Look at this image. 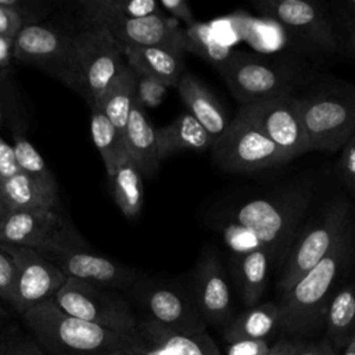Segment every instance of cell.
I'll use <instances>...</instances> for the list:
<instances>
[{
	"label": "cell",
	"instance_id": "1",
	"mask_svg": "<svg viewBox=\"0 0 355 355\" xmlns=\"http://www.w3.org/2000/svg\"><path fill=\"white\" fill-rule=\"evenodd\" d=\"M313 190V178L305 176L270 194L232 200L216 211L212 225L230 255L265 250L282 268L300 233Z\"/></svg>",
	"mask_w": 355,
	"mask_h": 355
},
{
	"label": "cell",
	"instance_id": "2",
	"mask_svg": "<svg viewBox=\"0 0 355 355\" xmlns=\"http://www.w3.org/2000/svg\"><path fill=\"white\" fill-rule=\"evenodd\" d=\"M355 252L352 225L345 229L331 251L316 263L297 284L280 295L279 327L291 333H304L324 320L327 304L336 283L343 276Z\"/></svg>",
	"mask_w": 355,
	"mask_h": 355
},
{
	"label": "cell",
	"instance_id": "3",
	"mask_svg": "<svg viewBox=\"0 0 355 355\" xmlns=\"http://www.w3.org/2000/svg\"><path fill=\"white\" fill-rule=\"evenodd\" d=\"M22 318L47 355H103L141 343L139 334L119 333L71 316L54 300L28 309Z\"/></svg>",
	"mask_w": 355,
	"mask_h": 355
},
{
	"label": "cell",
	"instance_id": "4",
	"mask_svg": "<svg viewBox=\"0 0 355 355\" xmlns=\"http://www.w3.org/2000/svg\"><path fill=\"white\" fill-rule=\"evenodd\" d=\"M311 151L338 153L355 135V83L313 79L297 94Z\"/></svg>",
	"mask_w": 355,
	"mask_h": 355
},
{
	"label": "cell",
	"instance_id": "5",
	"mask_svg": "<svg viewBox=\"0 0 355 355\" xmlns=\"http://www.w3.org/2000/svg\"><path fill=\"white\" fill-rule=\"evenodd\" d=\"M219 75L241 105L272 96L295 94L297 89L316 79L300 60L247 51H234Z\"/></svg>",
	"mask_w": 355,
	"mask_h": 355
},
{
	"label": "cell",
	"instance_id": "6",
	"mask_svg": "<svg viewBox=\"0 0 355 355\" xmlns=\"http://www.w3.org/2000/svg\"><path fill=\"white\" fill-rule=\"evenodd\" d=\"M351 208L348 197L338 196L320 209L306 229L298 233L282 266L277 283L280 295L288 293L331 251L352 222Z\"/></svg>",
	"mask_w": 355,
	"mask_h": 355
},
{
	"label": "cell",
	"instance_id": "7",
	"mask_svg": "<svg viewBox=\"0 0 355 355\" xmlns=\"http://www.w3.org/2000/svg\"><path fill=\"white\" fill-rule=\"evenodd\" d=\"M36 251L71 279L112 290H129L137 280L136 268L93 251L68 223L51 241Z\"/></svg>",
	"mask_w": 355,
	"mask_h": 355
},
{
	"label": "cell",
	"instance_id": "8",
	"mask_svg": "<svg viewBox=\"0 0 355 355\" xmlns=\"http://www.w3.org/2000/svg\"><path fill=\"white\" fill-rule=\"evenodd\" d=\"M73 86L94 107L126 64L122 47L100 25L85 22L73 32Z\"/></svg>",
	"mask_w": 355,
	"mask_h": 355
},
{
	"label": "cell",
	"instance_id": "9",
	"mask_svg": "<svg viewBox=\"0 0 355 355\" xmlns=\"http://www.w3.org/2000/svg\"><path fill=\"white\" fill-rule=\"evenodd\" d=\"M53 300L71 316L119 333L139 334L137 319L116 290L68 277Z\"/></svg>",
	"mask_w": 355,
	"mask_h": 355
},
{
	"label": "cell",
	"instance_id": "10",
	"mask_svg": "<svg viewBox=\"0 0 355 355\" xmlns=\"http://www.w3.org/2000/svg\"><path fill=\"white\" fill-rule=\"evenodd\" d=\"M214 164L227 173H254L287 161L276 146L240 114L211 147Z\"/></svg>",
	"mask_w": 355,
	"mask_h": 355
},
{
	"label": "cell",
	"instance_id": "11",
	"mask_svg": "<svg viewBox=\"0 0 355 355\" xmlns=\"http://www.w3.org/2000/svg\"><path fill=\"white\" fill-rule=\"evenodd\" d=\"M237 114L258 128L287 162L311 151L297 94H279L243 104Z\"/></svg>",
	"mask_w": 355,
	"mask_h": 355
},
{
	"label": "cell",
	"instance_id": "12",
	"mask_svg": "<svg viewBox=\"0 0 355 355\" xmlns=\"http://www.w3.org/2000/svg\"><path fill=\"white\" fill-rule=\"evenodd\" d=\"M135 295L146 309L150 320L171 330L194 334L207 331V323L198 309L193 283L178 280H155L135 283Z\"/></svg>",
	"mask_w": 355,
	"mask_h": 355
},
{
	"label": "cell",
	"instance_id": "13",
	"mask_svg": "<svg viewBox=\"0 0 355 355\" xmlns=\"http://www.w3.org/2000/svg\"><path fill=\"white\" fill-rule=\"evenodd\" d=\"M255 8L279 24L290 36L308 49L330 54L337 51L329 11L322 3L306 0H258Z\"/></svg>",
	"mask_w": 355,
	"mask_h": 355
},
{
	"label": "cell",
	"instance_id": "14",
	"mask_svg": "<svg viewBox=\"0 0 355 355\" xmlns=\"http://www.w3.org/2000/svg\"><path fill=\"white\" fill-rule=\"evenodd\" d=\"M73 33L49 25H25L12 42V58L39 67L73 86Z\"/></svg>",
	"mask_w": 355,
	"mask_h": 355
},
{
	"label": "cell",
	"instance_id": "15",
	"mask_svg": "<svg viewBox=\"0 0 355 355\" xmlns=\"http://www.w3.org/2000/svg\"><path fill=\"white\" fill-rule=\"evenodd\" d=\"M15 265V294L12 308L21 315L28 309L53 300L68 279L53 262L28 247L3 244Z\"/></svg>",
	"mask_w": 355,
	"mask_h": 355
},
{
	"label": "cell",
	"instance_id": "16",
	"mask_svg": "<svg viewBox=\"0 0 355 355\" xmlns=\"http://www.w3.org/2000/svg\"><path fill=\"white\" fill-rule=\"evenodd\" d=\"M191 283L205 323L225 329L233 319L232 291L226 270L215 250H202L197 259Z\"/></svg>",
	"mask_w": 355,
	"mask_h": 355
},
{
	"label": "cell",
	"instance_id": "17",
	"mask_svg": "<svg viewBox=\"0 0 355 355\" xmlns=\"http://www.w3.org/2000/svg\"><path fill=\"white\" fill-rule=\"evenodd\" d=\"M103 26L123 49L161 47L184 53L183 29L162 14L133 19H103L92 22Z\"/></svg>",
	"mask_w": 355,
	"mask_h": 355
},
{
	"label": "cell",
	"instance_id": "18",
	"mask_svg": "<svg viewBox=\"0 0 355 355\" xmlns=\"http://www.w3.org/2000/svg\"><path fill=\"white\" fill-rule=\"evenodd\" d=\"M65 226L67 222L57 208L10 211L0 220V243L39 250Z\"/></svg>",
	"mask_w": 355,
	"mask_h": 355
},
{
	"label": "cell",
	"instance_id": "19",
	"mask_svg": "<svg viewBox=\"0 0 355 355\" xmlns=\"http://www.w3.org/2000/svg\"><path fill=\"white\" fill-rule=\"evenodd\" d=\"M187 112L215 141L230 123L226 110L215 94L193 73L184 71L176 86Z\"/></svg>",
	"mask_w": 355,
	"mask_h": 355
},
{
	"label": "cell",
	"instance_id": "20",
	"mask_svg": "<svg viewBox=\"0 0 355 355\" xmlns=\"http://www.w3.org/2000/svg\"><path fill=\"white\" fill-rule=\"evenodd\" d=\"M125 143L128 155L140 171L143 179H151L161 165L155 128L147 116L146 110L141 108L136 101L133 103L126 123Z\"/></svg>",
	"mask_w": 355,
	"mask_h": 355
},
{
	"label": "cell",
	"instance_id": "21",
	"mask_svg": "<svg viewBox=\"0 0 355 355\" xmlns=\"http://www.w3.org/2000/svg\"><path fill=\"white\" fill-rule=\"evenodd\" d=\"M137 331L146 344L161 347L169 355H222L207 331L184 334L150 319L137 320Z\"/></svg>",
	"mask_w": 355,
	"mask_h": 355
},
{
	"label": "cell",
	"instance_id": "22",
	"mask_svg": "<svg viewBox=\"0 0 355 355\" xmlns=\"http://www.w3.org/2000/svg\"><path fill=\"white\" fill-rule=\"evenodd\" d=\"M229 261L234 283L244 305L247 308L258 305L266 290L270 265L273 263L269 252L265 250H254L243 254H232Z\"/></svg>",
	"mask_w": 355,
	"mask_h": 355
},
{
	"label": "cell",
	"instance_id": "23",
	"mask_svg": "<svg viewBox=\"0 0 355 355\" xmlns=\"http://www.w3.org/2000/svg\"><path fill=\"white\" fill-rule=\"evenodd\" d=\"M158 157L161 161L182 151L211 150L214 140L187 111L180 112L168 125L155 129Z\"/></svg>",
	"mask_w": 355,
	"mask_h": 355
},
{
	"label": "cell",
	"instance_id": "24",
	"mask_svg": "<svg viewBox=\"0 0 355 355\" xmlns=\"http://www.w3.org/2000/svg\"><path fill=\"white\" fill-rule=\"evenodd\" d=\"M123 53L132 69L165 83L169 89L178 86L184 72V53L161 47H130L123 49Z\"/></svg>",
	"mask_w": 355,
	"mask_h": 355
},
{
	"label": "cell",
	"instance_id": "25",
	"mask_svg": "<svg viewBox=\"0 0 355 355\" xmlns=\"http://www.w3.org/2000/svg\"><path fill=\"white\" fill-rule=\"evenodd\" d=\"M0 194L10 211L55 209L58 204L57 187L49 186L24 172H17L1 182Z\"/></svg>",
	"mask_w": 355,
	"mask_h": 355
},
{
	"label": "cell",
	"instance_id": "26",
	"mask_svg": "<svg viewBox=\"0 0 355 355\" xmlns=\"http://www.w3.org/2000/svg\"><path fill=\"white\" fill-rule=\"evenodd\" d=\"M329 343L345 348L355 337V283L341 286L331 295L324 313Z\"/></svg>",
	"mask_w": 355,
	"mask_h": 355
},
{
	"label": "cell",
	"instance_id": "27",
	"mask_svg": "<svg viewBox=\"0 0 355 355\" xmlns=\"http://www.w3.org/2000/svg\"><path fill=\"white\" fill-rule=\"evenodd\" d=\"M279 327V304L263 302L247 308L233 318L223 329V338L227 343L241 340H263Z\"/></svg>",
	"mask_w": 355,
	"mask_h": 355
},
{
	"label": "cell",
	"instance_id": "28",
	"mask_svg": "<svg viewBox=\"0 0 355 355\" xmlns=\"http://www.w3.org/2000/svg\"><path fill=\"white\" fill-rule=\"evenodd\" d=\"M136 76L128 62L121 68L116 76L104 90L96 104L111 123L125 135L130 110L135 103Z\"/></svg>",
	"mask_w": 355,
	"mask_h": 355
},
{
	"label": "cell",
	"instance_id": "29",
	"mask_svg": "<svg viewBox=\"0 0 355 355\" xmlns=\"http://www.w3.org/2000/svg\"><path fill=\"white\" fill-rule=\"evenodd\" d=\"M90 110L92 139L101 155L105 172L110 178L114 175L116 168L129 157L125 143V135L111 123V121L103 114V111L97 105L92 107Z\"/></svg>",
	"mask_w": 355,
	"mask_h": 355
},
{
	"label": "cell",
	"instance_id": "30",
	"mask_svg": "<svg viewBox=\"0 0 355 355\" xmlns=\"http://www.w3.org/2000/svg\"><path fill=\"white\" fill-rule=\"evenodd\" d=\"M80 7L85 22L133 19L164 12L155 0H82Z\"/></svg>",
	"mask_w": 355,
	"mask_h": 355
},
{
	"label": "cell",
	"instance_id": "31",
	"mask_svg": "<svg viewBox=\"0 0 355 355\" xmlns=\"http://www.w3.org/2000/svg\"><path fill=\"white\" fill-rule=\"evenodd\" d=\"M183 37L184 51L198 55L219 73L233 57L234 50L230 46L219 42L207 24L196 21L193 25L186 26L183 29Z\"/></svg>",
	"mask_w": 355,
	"mask_h": 355
},
{
	"label": "cell",
	"instance_id": "32",
	"mask_svg": "<svg viewBox=\"0 0 355 355\" xmlns=\"http://www.w3.org/2000/svg\"><path fill=\"white\" fill-rule=\"evenodd\" d=\"M112 184L114 200L126 218H135L140 214L144 200L143 176L135 162L128 157L112 176H110Z\"/></svg>",
	"mask_w": 355,
	"mask_h": 355
},
{
	"label": "cell",
	"instance_id": "33",
	"mask_svg": "<svg viewBox=\"0 0 355 355\" xmlns=\"http://www.w3.org/2000/svg\"><path fill=\"white\" fill-rule=\"evenodd\" d=\"M14 154L19 172H24L49 186L57 187V182L47 164L44 162L40 153L33 147V144L26 140V137L21 133H15L14 136Z\"/></svg>",
	"mask_w": 355,
	"mask_h": 355
},
{
	"label": "cell",
	"instance_id": "34",
	"mask_svg": "<svg viewBox=\"0 0 355 355\" xmlns=\"http://www.w3.org/2000/svg\"><path fill=\"white\" fill-rule=\"evenodd\" d=\"M0 355H47L31 334L12 326L0 333Z\"/></svg>",
	"mask_w": 355,
	"mask_h": 355
},
{
	"label": "cell",
	"instance_id": "35",
	"mask_svg": "<svg viewBox=\"0 0 355 355\" xmlns=\"http://www.w3.org/2000/svg\"><path fill=\"white\" fill-rule=\"evenodd\" d=\"M136 76V92H135V101L144 110L158 107L168 92V86L143 72L135 71Z\"/></svg>",
	"mask_w": 355,
	"mask_h": 355
},
{
	"label": "cell",
	"instance_id": "36",
	"mask_svg": "<svg viewBox=\"0 0 355 355\" xmlns=\"http://www.w3.org/2000/svg\"><path fill=\"white\" fill-rule=\"evenodd\" d=\"M336 168L338 179L348 194V200L355 205V135L340 151Z\"/></svg>",
	"mask_w": 355,
	"mask_h": 355
},
{
	"label": "cell",
	"instance_id": "37",
	"mask_svg": "<svg viewBox=\"0 0 355 355\" xmlns=\"http://www.w3.org/2000/svg\"><path fill=\"white\" fill-rule=\"evenodd\" d=\"M14 294H15L14 259L0 244V298L12 305Z\"/></svg>",
	"mask_w": 355,
	"mask_h": 355
},
{
	"label": "cell",
	"instance_id": "38",
	"mask_svg": "<svg viewBox=\"0 0 355 355\" xmlns=\"http://www.w3.org/2000/svg\"><path fill=\"white\" fill-rule=\"evenodd\" d=\"M227 344L226 355H266L273 345L269 338L241 340Z\"/></svg>",
	"mask_w": 355,
	"mask_h": 355
},
{
	"label": "cell",
	"instance_id": "39",
	"mask_svg": "<svg viewBox=\"0 0 355 355\" xmlns=\"http://www.w3.org/2000/svg\"><path fill=\"white\" fill-rule=\"evenodd\" d=\"M158 4L164 12H168L175 19L182 21L184 26H190L196 22L194 12L186 0H161Z\"/></svg>",
	"mask_w": 355,
	"mask_h": 355
},
{
	"label": "cell",
	"instance_id": "40",
	"mask_svg": "<svg viewBox=\"0 0 355 355\" xmlns=\"http://www.w3.org/2000/svg\"><path fill=\"white\" fill-rule=\"evenodd\" d=\"M17 172H19V169L17 166L12 144H8L0 136V183L10 179Z\"/></svg>",
	"mask_w": 355,
	"mask_h": 355
},
{
	"label": "cell",
	"instance_id": "41",
	"mask_svg": "<svg viewBox=\"0 0 355 355\" xmlns=\"http://www.w3.org/2000/svg\"><path fill=\"white\" fill-rule=\"evenodd\" d=\"M22 26L24 24L19 15L0 4V35L14 40V37L17 36Z\"/></svg>",
	"mask_w": 355,
	"mask_h": 355
},
{
	"label": "cell",
	"instance_id": "42",
	"mask_svg": "<svg viewBox=\"0 0 355 355\" xmlns=\"http://www.w3.org/2000/svg\"><path fill=\"white\" fill-rule=\"evenodd\" d=\"M302 347L301 343L282 338L276 341L266 355H294Z\"/></svg>",
	"mask_w": 355,
	"mask_h": 355
},
{
	"label": "cell",
	"instance_id": "43",
	"mask_svg": "<svg viewBox=\"0 0 355 355\" xmlns=\"http://www.w3.org/2000/svg\"><path fill=\"white\" fill-rule=\"evenodd\" d=\"M337 7V11L344 25H352L355 24V0L349 1H340L334 4Z\"/></svg>",
	"mask_w": 355,
	"mask_h": 355
},
{
	"label": "cell",
	"instance_id": "44",
	"mask_svg": "<svg viewBox=\"0 0 355 355\" xmlns=\"http://www.w3.org/2000/svg\"><path fill=\"white\" fill-rule=\"evenodd\" d=\"M331 344L329 340H323L320 343H313L308 345H302L294 355H327V352L331 349Z\"/></svg>",
	"mask_w": 355,
	"mask_h": 355
},
{
	"label": "cell",
	"instance_id": "45",
	"mask_svg": "<svg viewBox=\"0 0 355 355\" xmlns=\"http://www.w3.org/2000/svg\"><path fill=\"white\" fill-rule=\"evenodd\" d=\"M12 42L0 35V69H6L12 58Z\"/></svg>",
	"mask_w": 355,
	"mask_h": 355
},
{
	"label": "cell",
	"instance_id": "46",
	"mask_svg": "<svg viewBox=\"0 0 355 355\" xmlns=\"http://www.w3.org/2000/svg\"><path fill=\"white\" fill-rule=\"evenodd\" d=\"M143 351H144V343L141 340V343H139V344L119 348V349H115V351H111V352H107L103 355H143Z\"/></svg>",
	"mask_w": 355,
	"mask_h": 355
},
{
	"label": "cell",
	"instance_id": "47",
	"mask_svg": "<svg viewBox=\"0 0 355 355\" xmlns=\"http://www.w3.org/2000/svg\"><path fill=\"white\" fill-rule=\"evenodd\" d=\"M345 29H347V33H345L347 46L351 50V53L355 55V24L345 25Z\"/></svg>",
	"mask_w": 355,
	"mask_h": 355
},
{
	"label": "cell",
	"instance_id": "48",
	"mask_svg": "<svg viewBox=\"0 0 355 355\" xmlns=\"http://www.w3.org/2000/svg\"><path fill=\"white\" fill-rule=\"evenodd\" d=\"M143 355H169V354L164 348H161V347H155V345H150V344L144 343Z\"/></svg>",
	"mask_w": 355,
	"mask_h": 355
},
{
	"label": "cell",
	"instance_id": "49",
	"mask_svg": "<svg viewBox=\"0 0 355 355\" xmlns=\"http://www.w3.org/2000/svg\"><path fill=\"white\" fill-rule=\"evenodd\" d=\"M10 212V208H8V205L6 204V201H4V198H3V196L0 194V220L7 215Z\"/></svg>",
	"mask_w": 355,
	"mask_h": 355
},
{
	"label": "cell",
	"instance_id": "50",
	"mask_svg": "<svg viewBox=\"0 0 355 355\" xmlns=\"http://www.w3.org/2000/svg\"><path fill=\"white\" fill-rule=\"evenodd\" d=\"M343 355H355V337H354L352 341L344 348Z\"/></svg>",
	"mask_w": 355,
	"mask_h": 355
},
{
	"label": "cell",
	"instance_id": "51",
	"mask_svg": "<svg viewBox=\"0 0 355 355\" xmlns=\"http://www.w3.org/2000/svg\"><path fill=\"white\" fill-rule=\"evenodd\" d=\"M7 315H8V312L6 311V308H4L3 305H0V320L4 319V318H7Z\"/></svg>",
	"mask_w": 355,
	"mask_h": 355
},
{
	"label": "cell",
	"instance_id": "52",
	"mask_svg": "<svg viewBox=\"0 0 355 355\" xmlns=\"http://www.w3.org/2000/svg\"><path fill=\"white\" fill-rule=\"evenodd\" d=\"M327 355H338L337 354V349H334V348H331L329 352H327Z\"/></svg>",
	"mask_w": 355,
	"mask_h": 355
},
{
	"label": "cell",
	"instance_id": "53",
	"mask_svg": "<svg viewBox=\"0 0 355 355\" xmlns=\"http://www.w3.org/2000/svg\"><path fill=\"white\" fill-rule=\"evenodd\" d=\"M0 123H1V108H0Z\"/></svg>",
	"mask_w": 355,
	"mask_h": 355
}]
</instances>
